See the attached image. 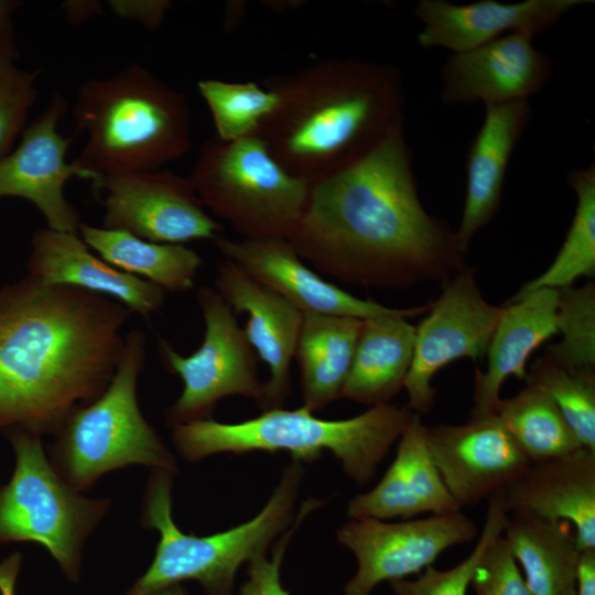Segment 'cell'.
<instances>
[{"mask_svg": "<svg viewBox=\"0 0 595 595\" xmlns=\"http://www.w3.org/2000/svg\"><path fill=\"white\" fill-rule=\"evenodd\" d=\"M302 260L340 282L404 289L463 269L455 230L424 208L403 127L364 158L310 184L286 238Z\"/></svg>", "mask_w": 595, "mask_h": 595, "instance_id": "1", "label": "cell"}, {"mask_svg": "<svg viewBox=\"0 0 595 595\" xmlns=\"http://www.w3.org/2000/svg\"><path fill=\"white\" fill-rule=\"evenodd\" d=\"M132 312L112 299L32 277L0 291V431L56 434L119 364Z\"/></svg>", "mask_w": 595, "mask_h": 595, "instance_id": "2", "label": "cell"}, {"mask_svg": "<svg viewBox=\"0 0 595 595\" xmlns=\"http://www.w3.org/2000/svg\"><path fill=\"white\" fill-rule=\"evenodd\" d=\"M266 86L278 104L257 134L288 172L309 184L357 162L403 127V82L389 64L328 58Z\"/></svg>", "mask_w": 595, "mask_h": 595, "instance_id": "3", "label": "cell"}, {"mask_svg": "<svg viewBox=\"0 0 595 595\" xmlns=\"http://www.w3.org/2000/svg\"><path fill=\"white\" fill-rule=\"evenodd\" d=\"M72 113L87 136L74 161L90 181L159 169L192 144L187 97L139 64L84 82Z\"/></svg>", "mask_w": 595, "mask_h": 595, "instance_id": "4", "label": "cell"}, {"mask_svg": "<svg viewBox=\"0 0 595 595\" xmlns=\"http://www.w3.org/2000/svg\"><path fill=\"white\" fill-rule=\"evenodd\" d=\"M407 405L370 407L348 419H320L304 407L263 411L236 423L213 419L173 426L172 440L183 458L197 462L217 453L288 452L299 462H314L331 452L345 473L364 485L398 442L413 416Z\"/></svg>", "mask_w": 595, "mask_h": 595, "instance_id": "5", "label": "cell"}, {"mask_svg": "<svg viewBox=\"0 0 595 595\" xmlns=\"http://www.w3.org/2000/svg\"><path fill=\"white\" fill-rule=\"evenodd\" d=\"M173 473L153 469L145 488L141 521L160 539L148 570L125 595H154L184 581L197 582L205 595H232L238 569L267 553L291 523L303 478L293 459L266 506L247 522L209 536L184 533L172 517Z\"/></svg>", "mask_w": 595, "mask_h": 595, "instance_id": "6", "label": "cell"}, {"mask_svg": "<svg viewBox=\"0 0 595 595\" xmlns=\"http://www.w3.org/2000/svg\"><path fill=\"white\" fill-rule=\"evenodd\" d=\"M145 335L125 334L122 354L111 381L94 401L67 418L51 446V463L75 490L88 489L102 475L129 465L175 473L176 461L143 416L138 380L147 356Z\"/></svg>", "mask_w": 595, "mask_h": 595, "instance_id": "7", "label": "cell"}, {"mask_svg": "<svg viewBox=\"0 0 595 595\" xmlns=\"http://www.w3.org/2000/svg\"><path fill=\"white\" fill-rule=\"evenodd\" d=\"M188 178L204 207L244 239H286L310 193V184L288 172L257 133L207 140Z\"/></svg>", "mask_w": 595, "mask_h": 595, "instance_id": "8", "label": "cell"}, {"mask_svg": "<svg viewBox=\"0 0 595 595\" xmlns=\"http://www.w3.org/2000/svg\"><path fill=\"white\" fill-rule=\"evenodd\" d=\"M6 436L15 464L0 485V544L36 542L69 581L78 582L83 545L111 501L84 497L71 487L46 457L40 435L11 430Z\"/></svg>", "mask_w": 595, "mask_h": 595, "instance_id": "9", "label": "cell"}, {"mask_svg": "<svg viewBox=\"0 0 595 595\" xmlns=\"http://www.w3.org/2000/svg\"><path fill=\"white\" fill-rule=\"evenodd\" d=\"M196 296L205 323L201 346L183 356L165 339L158 345L163 367L183 382L181 394L165 411L172 428L212 419L217 402L225 397L251 398L257 405L263 397L257 355L232 309L214 288L202 285Z\"/></svg>", "mask_w": 595, "mask_h": 595, "instance_id": "10", "label": "cell"}, {"mask_svg": "<svg viewBox=\"0 0 595 595\" xmlns=\"http://www.w3.org/2000/svg\"><path fill=\"white\" fill-rule=\"evenodd\" d=\"M502 306L487 302L473 269H463L445 282L426 315L415 326L414 350L403 388L407 407L428 413L435 400L434 376L451 363L486 356Z\"/></svg>", "mask_w": 595, "mask_h": 595, "instance_id": "11", "label": "cell"}, {"mask_svg": "<svg viewBox=\"0 0 595 595\" xmlns=\"http://www.w3.org/2000/svg\"><path fill=\"white\" fill-rule=\"evenodd\" d=\"M476 537L477 527L461 510L398 522L350 518L337 530V540L357 561L344 594L371 595L383 582L420 574L445 550Z\"/></svg>", "mask_w": 595, "mask_h": 595, "instance_id": "12", "label": "cell"}, {"mask_svg": "<svg viewBox=\"0 0 595 595\" xmlns=\"http://www.w3.org/2000/svg\"><path fill=\"white\" fill-rule=\"evenodd\" d=\"M91 183L104 208L102 227L180 245L214 240L221 230L188 177L155 169L98 175Z\"/></svg>", "mask_w": 595, "mask_h": 595, "instance_id": "13", "label": "cell"}, {"mask_svg": "<svg viewBox=\"0 0 595 595\" xmlns=\"http://www.w3.org/2000/svg\"><path fill=\"white\" fill-rule=\"evenodd\" d=\"M433 462L461 508L504 491L531 462L497 414L469 416L462 424L426 426Z\"/></svg>", "mask_w": 595, "mask_h": 595, "instance_id": "14", "label": "cell"}, {"mask_svg": "<svg viewBox=\"0 0 595 595\" xmlns=\"http://www.w3.org/2000/svg\"><path fill=\"white\" fill-rule=\"evenodd\" d=\"M220 253L248 275L278 293L301 313L349 316L368 320L402 314H425L430 303L396 309L372 300L359 299L326 281L305 264L285 238H214Z\"/></svg>", "mask_w": 595, "mask_h": 595, "instance_id": "15", "label": "cell"}, {"mask_svg": "<svg viewBox=\"0 0 595 595\" xmlns=\"http://www.w3.org/2000/svg\"><path fill=\"white\" fill-rule=\"evenodd\" d=\"M65 109V99L55 94L19 145L0 159V196L24 198L41 212L47 228L78 234L79 215L64 190L71 178L88 175L66 160L72 140L58 132Z\"/></svg>", "mask_w": 595, "mask_h": 595, "instance_id": "16", "label": "cell"}, {"mask_svg": "<svg viewBox=\"0 0 595 595\" xmlns=\"http://www.w3.org/2000/svg\"><path fill=\"white\" fill-rule=\"evenodd\" d=\"M550 58L533 39L511 33L453 53L441 68L440 98L447 105H486L529 100L550 80Z\"/></svg>", "mask_w": 595, "mask_h": 595, "instance_id": "17", "label": "cell"}, {"mask_svg": "<svg viewBox=\"0 0 595 595\" xmlns=\"http://www.w3.org/2000/svg\"><path fill=\"white\" fill-rule=\"evenodd\" d=\"M589 0H479L457 4L445 0H420L413 15L422 29L423 48L442 47L461 53L500 36L520 33L534 39L553 28L571 10Z\"/></svg>", "mask_w": 595, "mask_h": 595, "instance_id": "18", "label": "cell"}, {"mask_svg": "<svg viewBox=\"0 0 595 595\" xmlns=\"http://www.w3.org/2000/svg\"><path fill=\"white\" fill-rule=\"evenodd\" d=\"M214 282L235 314H248L244 333L268 367L258 407L262 411L282 408L291 391V364L303 313L228 259L217 266Z\"/></svg>", "mask_w": 595, "mask_h": 595, "instance_id": "19", "label": "cell"}, {"mask_svg": "<svg viewBox=\"0 0 595 595\" xmlns=\"http://www.w3.org/2000/svg\"><path fill=\"white\" fill-rule=\"evenodd\" d=\"M426 426L414 413L398 440L397 453L379 483L348 504L349 518L413 519L462 508L446 488L431 456Z\"/></svg>", "mask_w": 595, "mask_h": 595, "instance_id": "20", "label": "cell"}, {"mask_svg": "<svg viewBox=\"0 0 595 595\" xmlns=\"http://www.w3.org/2000/svg\"><path fill=\"white\" fill-rule=\"evenodd\" d=\"M28 267L29 275L45 284L68 285L104 295L147 318L165 302L163 289L96 257L75 232L47 227L37 230Z\"/></svg>", "mask_w": 595, "mask_h": 595, "instance_id": "21", "label": "cell"}, {"mask_svg": "<svg viewBox=\"0 0 595 595\" xmlns=\"http://www.w3.org/2000/svg\"><path fill=\"white\" fill-rule=\"evenodd\" d=\"M466 154V187L462 218L455 230L466 253L473 237L499 209L511 156L532 117L529 100L486 105Z\"/></svg>", "mask_w": 595, "mask_h": 595, "instance_id": "22", "label": "cell"}, {"mask_svg": "<svg viewBox=\"0 0 595 595\" xmlns=\"http://www.w3.org/2000/svg\"><path fill=\"white\" fill-rule=\"evenodd\" d=\"M508 511L566 521L582 551L595 550V451L577 450L531 463L504 491Z\"/></svg>", "mask_w": 595, "mask_h": 595, "instance_id": "23", "label": "cell"}, {"mask_svg": "<svg viewBox=\"0 0 595 595\" xmlns=\"http://www.w3.org/2000/svg\"><path fill=\"white\" fill-rule=\"evenodd\" d=\"M559 290L539 289L511 298L502 306L486 357V370L475 368L469 416L496 414L500 390L509 377L526 380L531 355L558 333Z\"/></svg>", "mask_w": 595, "mask_h": 595, "instance_id": "24", "label": "cell"}, {"mask_svg": "<svg viewBox=\"0 0 595 595\" xmlns=\"http://www.w3.org/2000/svg\"><path fill=\"white\" fill-rule=\"evenodd\" d=\"M502 538L533 595H575L582 550L569 522L512 510Z\"/></svg>", "mask_w": 595, "mask_h": 595, "instance_id": "25", "label": "cell"}, {"mask_svg": "<svg viewBox=\"0 0 595 595\" xmlns=\"http://www.w3.org/2000/svg\"><path fill=\"white\" fill-rule=\"evenodd\" d=\"M407 315L364 320L342 398L375 407L403 388L413 358L415 326Z\"/></svg>", "mask_w": 595, "mask_h": 595, "instance_id": "26", "label": "cell"}, {"mask_svg": "<svg viewBox=\"0 0 595 595\" xmlns=\"http://www.w3.org/2000/svg\"><path fill=\"white\" fill-rule=\"evenodd\" d=\"M364 320L304 313L294 350L303 405L311 412L342 398Z\"/></svg>", "mask_w": 595, "mask_h": 595, "instance_id": "27", "label": "cell"}, {"mask_svg": "<svg viewBox=\"0 0 595 595\" xmlns=\"http://www.w3.org/2000/svg\"><path fill=\"white\" fill-rule=\"evenodd\" d=\"M78 234L102 260L165 292L191 290L203 262L201 256L185 245L152 242L127 231L86 223H80Z\"/></svg>", "mask_w": 595, "mask_h": 595, "instance_id": "28", "label": "cell"}, {"mask_svg": "<svg viewBox=\"0 0 595 595\" xmlns=\"http://www.w3.org/2000/svg\"><path fill=\"white\" fill-rule=\"evenodd\" d=\"M567 185L574 191L576 206L571 226L552 263L527 282L512 298L539 289L561 290L572 286L581 277L595 274V164L573 169Z\"/></svg>", "mask_w": 595, "mask_h": 595, "instance_id": "29", "label": "cell"}, {"mask_svg": "<svg viewBox=\"0 0 595 595\" xmlns=\"http://www.w3.org/2000/svg\"><path fill=\"white\" fill-rule=\"evenodd\" d=\"M496 414L531 463L582 446L556 404L529 385L511 398L501 399Z\"/></svg>", "mask_w": 595, "mask_h": 595, "instance_id": "30", "label": "cell"}, {"mask_svg": "<svg viewBox=\"0 0 595 595\" xmlns=\"http://www.w3.org/2000/svg\"><path fill=\"white\" fill-rule=\"evenodd\" d=\"M524 381L556 404L582 446L595 451V371L567 367L545 351Z\"/></svg>", "mask_w": 595, "mask_h": 595, "instance_id": "31", "label": "cell"}, {"mask_svg": "<svg viewBox=\"0 0 595 595\" xmlns=\"http://www.w3.org/2000/svg\"><path fill=\"white\" fill-rule=\"evenodd\" d=\"M197 89L212 115L216 138L224 142L256 134L278 104L274 90L255 82L208 78L199 80Z\"/></svg>", "mask_w": 595, "mask_h": 595, "instance_id": "32", "label": "cell"}, {"mask_svg": "<svg viewBox=\"0 0 595 595\" xmlns=\"http://www.w3.org/2000/svg\"><path fill=\"white\" fill-rule=\"evenodd\" d=\"M487 501L484 526L475 547L464 560L446 570L430 565L415 578L392 581V592L396 595H467L476 566L488 547L502 534L508 515L502 491Z\"/></svg>", "mask_w": 595, "mask_h": 595, "instance_id": "33", "label": "cell"}, {"mask_svg": "<svg viewBox=\"0 0 595 595\" xmlns=\"http://www.w3.org/2000/svg\"><path fill=\"white\" fill-rule=\"evenodd\" d=\"M558 333L562 338L545 350L563 365L595 371V286L559 290Z\"/></svg>", "mask_w": 595, "mask_h": 595, "instance_id": "34", "label": "cell"}, {"mask_svg": "<svg viewBox=\"0 0 595 595\" xmlns=\"http://www.w3.org/2000/svg\"><path fill=\"white\" fill-rule=\"evenodd\" d=\"M37 77L39 71L20 69L13 58L0 57V159L9 153L35 102Z\"/></svg>", "mask_w": 595, "mask_h": 595, "instance_id": "35", "label": "cell"}, {"mask_svg": "<svg viewBox=\"0 0 595 595\" xmlns=\"http://www.w3.org/2000/svg\"><path fill=\"white\" fill-rule=\"evenodd\" d=\"M470 586L475 595H533L502 534L480 559Z\"/></svg>", "mask_w": 595, "mask_h": 595, "instance_id": "36", "label": "cell"}, {"mask_svg": "<svg viewBox=\"0 0 595 595\" xmlns=\"http://www.w3.org/2000/svg\"><path fill=\"white\" fill-rule=\"evenodd\" d=\"M322 504L321 500L316 499L304 501L292 527L288 528L277 539L271 558L268 559L267 554L262 553L248 562V577L241 584L238 595H290L281 582V565L285 550L301 522Z\"/></svg>", "mask_w": 595, "mask_h": 595, "instance_id": "37", "label": "cell"}, {"mask_svg": "<svg viewBox=\"0 0 595 595\" xmlns=\"http://www.w3.org/2000/svg\"><path fill=\"white\" fill-rule=\"evenodd\" d=\"M108 8L118 18L133 20L147 30L158 28L172 2L167 0H110Z\"/></svg>", "mask_w": 595, "mask_h": 595, "instance_id": "38", "label": "cell"}, {"mask_svg": "<svg viewBox=\"0 0 595 595\" xmlns=\"http://www.w3.org/2000/svg\"><path fill=\"white\" fill-rule=\"evenodd\" d=\"M18 6L15 1L0 0V57L14 58L17 55L11 13Z\"/></svg>", "mask_w": 595, "mask_h": 595, "instance_id": "39", "label": "cell"}, {"mask_svg": "<svg viewBox=\"0 0 595 595\" xmlns=\"http://www.w3.org/2000/svg\"><path fill=\"white\" fill-rule=\"evenodd\" d=\"M575 595H595V550L582 551Z\"/></svg>", "mask_w": 595, "mask_h": 595, "instance_id": "40", "label": "cell"}, {"mask_svg": "<svg viewBox=\"0 0 595 595\" xmlns=\"http://www.w3.org/2000/svg\"><path fill=\"white\" fill-rule=\"evenodd\" d=\"M21 559V554L14 552L0 562V595H15Z\"/></svg>", "mask_w": 595, "mask_h": 595, "instance_id": "41", "label": "cell"}, {"mask_svg": "<svg viewBox=\"0 0 595 595\" xmlns=\"http://www.w3.org/2000/svg\"><path fill=\"white\" fill-rule=\"evenodd\" d=\"M63 7L72 23L84 22L101 11V6L97 1H66Z\"/></svg>", "mask_w": 595, "mask_h": 595, "instance_id": "42", "label": "cell"}, {"mask_svg": "<svg viewBox=\"0 0 595 595\" xmlns=\"http://www.w3.org/2000/svg\"><path fill=\"white\" fill-rule=\"evenodd\" d=\"M244 9V2H229L226 12V20L228 28L235 26L238 22V17L241 15Z\"/></svg>", "mask_w": 595, "mask_h": 595, "instance_id": "43", "label": "cell"}, {"mask_svg": "<svg viewBox=\"0 0 595 595\" xmlns=\"http://www.w3.org/2000/svg\"><path fill=\"white\" fill-rule=\"evenodd\" d=\"M267 4L270 9L278 10L280 7L283 8L285 11L290 9L298 8L300 6V1H269Z\"/></svg>", "mask_w": 595, "mask_h": 595, "instance_id": "44", "label": "cell"}, {"mask_svg": "<svg viewBox=\"0 0 595 595\" xmlns=\"http://www.w3.org/2000/svg\"><path fill=\"white\" fill-rule=\"evenodd\" d=\"M154 595H187V593L181 586V584H175V585H172V586H169L166 588L161 589L160 592L155 593Z\"/></svg>", "mask_w": 595, "mask_h": 595, "instance_id": "45", "label": "cell"}]
</instances>
